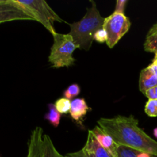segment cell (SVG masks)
<instances>
[{"label":"cell","mask_w":157,"mask_h":157,"mask_svg":"<svg viewBox=\"0 0 157 157\" xmlns=\"http://www.w3.org/2000/svg\"><path fill=\"white\" fill-rule=\"evenodd\" d=\"M98 126L111 136L117 145L157 157V141L139 127V121L134 117L101 118L98 121Z\"/></svg>","instance_id":"cell-1"},{"label":"cell","mask_w":157,"mask_h":157,"mask_svg":"<svg viewBox=\"0 0 157 157\" xmlns=\"http://www.w3.org/2000/svg\"><path fill=\"white\" fill-rule=\"evenodd\" d=\"M91 6L87 8L85 15L79 21L69 24V35L73 38L80 49L88 51L92 45L96 32L102 29L104 19L100 14L96 2L90 0Z\"/></svg>","instance_id":"cell-2"},{"label":"cell","mask_w":157,"mask_h":157,"mask_svg":"<svg viewBox=\"0 0 157 157\" xmlns=\"http://www.w3.org/2000/svg\"><path fill=\"white\" fill-rule=\"evenodd\" d=\"M53 36L54 42L51 48L48 61L52 67H71L75 62L73 54L79 48L75 40L69 34H60L56 32Z\"/></svg>","instance_id":"cell-3"},{"label":"cell","mask_w":157,"mask_h":157,"mask_svg":"<svg viewBox=\"0 0 157 157\" xmlns=\"http://www.w3.org/2000/svg\"><path fill=\"white\" fill-rule=\"evenodd\" d=\"M35 21L41 23L52 35L56 33L54 22H65L44 0H14Z\"/></svg>","instance_id":"cell-4"},{"label":"cell","mask_w":157,"mask_h":157,"mask_svg":"<svg viewBox=\"0 0 157 157\" xmlns=\"http://www.w3.org/2000/svg\"><path fill=\"white\" fill-rule=\"evenodd\" d=\"M131 26L130 20L124 13L113 12L104 19L103 29L107 32L108 38L107 44L113 48L118 41L129 32Z\"/></svg>","instance_id":"cell-5"},{"label":"cell","mask_w":157,"mask_h":157,"mask_svg":"<svg viewBox=\"0 0 157 157\" xmlns=\"http://www.w3.org/2000/svg\"><path fill=\"white\" fill-rule=\"evenodd\" d=\"M15 20H34L14 0H0V23Z\"/></svg>","instance_id":"cell-6"},{"label":"cell","mask_w":157,"mask_h":157,"mask_svg":"<svg viewBox=\"0 0 157 157\" xmlns=\"http://www.w3.org/2000/svg\"><path fill=\"white\" fill-rule=\"evenodd\" d=\"M86 157H114L99 144L92 130H88L86 144L82 149Z\"/></svg>","instance_id":"cell-7"},{"label":"cell","mask_w":157,"mask_h":157,"mask_svg":"<svg viewBox=\"0 0 157 157\" xmlns=\"http://www.w3.org/2000/svg\"><path fill=\"white\" fill-rule=\"evenodd\" d=\"M43 130L41 127H36L31 133L28 143L27 157H41V140Z\"/></svg>","instance_id":"cell-8"},{"label":"cell","mask_w":157,"mask_h":157,"mask_svg":"<svg viewBox=\"0 0 157 157\" xmlns=\"http://www.w3.org/2000/svg\"><path fill=\"white\" fill-rule=\"evenodd\" d=\"M90 110V108L84 98H75L72 100L71 103V110L69 113L72 120L81 123Z\"/></svg>","instance_id":"cell-9"},{"label":"cell","mask_w":157,"mask_h":157,"mask_svg":"<svg viewBox=\"0 0 157 157\" xmlns=\"http://www.w3.org/2000/svg\"><path fill=\"white\" fill-rule=\"evenodd\" d=\"M92 130L94 136L104 148L108 150L114 157H117V144L113 138L106 133L98 126H96Z\"/></svg>","instance_id":"cell-10"},{"label":"cell","mask_w":157,"mask_h":157,"mask_svg":"<svg viewBox=\"0 0 157 157\" xmlns=\"http://www.w3.org/2000/svg\"><path fill=\"white\" fill-rule=\"evenodd\" d=\"M157 86V76L150 67L143 69L140 73L139 89L141 93H146L149 89Z\"/></svg>","instance_id":"cell-11"},{"label":"cell","mask_w":157,"mask_h":157,"mask_svg":"<svg viewBox=\"0 0 157 157\" xmlns=\"http://www.w3.org/2000/svg\"><path fill=\"white\" fill-rule=\"evenodd\" d=\"M41 157H66L61 155L54 146L50 136L43 134L41 140Z\"/></svg>","instance_id":"cell-12"},{"label":"cell","mask_w":157,"mask_h":157,"mask_svg":"<svg viewBox=\"0 0 157 157\" xmlns=\"http://www.w3.org/2000/svg\"><path fill=\"white\" fill-rule=\"evenodd\" d=\"M144 47L146 52L154 55L157 54V23L153 25L149 30Z\"/></svg>","instance_id":"cell-13"},{"label":"cell","mask_w":157,"mask_h":157,"mask_svg":"<svg viewBox=\"0 0 157 157\" xmlns=\"http://www.w3.org/2000/svg\"><path fill=\"white\" fill-rule=\"evenodd\" d=\"M48 107V112L44 115V119L47 120L53 127H58L61 121V114L57 110L54 104H49Z\"/></svg>","instance_id":"cell-14"},{"label":"cell","mask_w":157,"mask_h":157,"mask_svg":"<svg viewBox=\"0 0 157 157\" xmlns=\"http://www.w3.org/2000/svg\"><path fill=\"white\" fill-rule=\"evenodd\" d=\"M71 103V101L70 100L65 98H61L57 100L54 104L55 106V108L61 114H65L70 112Z\"/></svg>","instance_id":"cell-15"},{"label":"cell","mask_w":157,"mask_h":157,"mask_svg":"<svg viewBox=\"0 0 157 157\" xmlns=\"http://www.w3.org/2000/svg\"><path fill=\"white\" fill-rule=\"evenodd\" d=\"M140 152L117 144V157H137Z\"/></svg>","instance_id":"cell-16"},{"label":"cell","mask_w":157,"mask_h":157,"mask_svg":"<svg viewBox=\"0 0 157 157\" xmlns=\"http://www.w3.org/2000/svg\"><path fill=\"white\" fill-rule=\"evenodd\" d=\"M81 93V87L78 84H72L64 91V98L72 101Z\"/></svg>","instance_id":"cell-17"},{"label":"cell","mask_w":157,"mask_h":157,"mask_svg":"<svg viewBox=\"0 0 157 157\" xmlns=\"http://www.w3.org/2000/svg\"><path fill=\"white\" fill-rule=\"evenodd\" d=\"M144 110L150 117H157V100H148Z\"/></svg>","instance_id":"cell-18"},{"label":"cell","mask_w":157,"mask_h":157,"mask_svg":"<svg viewBox=\"0 0 157 157\" xmlns=\"http://www.w3.org/2000/svg\"><path fill=\"white\" fill-rule=\"evenodd\" d=\"M107 38H108V35H107V32L103 28L99 29L98 32H96V33L94 34V40L101 43V44L104 42L107 43Z\"/></svg>","instance_id":"cell-19"},{"label":"cell","mask_w":157,"mask_h":157,"mask_svg":"<svg viewBox=\"0 0 157 157\" xmlns=\"http://www.w3.org/2000/svg\"><path fill=\"white\" fill-rule=\"evenodd\" d=\"M127 0H117L116 2V7H115L114 12H120V13H124L126 5L127 4Z\"/></svg>","instance_id":"cell-20"},{"label":"cell","mask_w":157,"mask_h":157,"mask_svg":"<svg viewBox=\"0 0 157 157\" xmlns=\"http://www.w3.org/2000/svg\"><path fill=\"white\" fill-rule=\"evenodd\" d=\"M144 95L149 100H157V86L153 87V88L149 89L148 90L146 91Z\"/></svg>","instance_id":"cell-21"},{"label":"cell","mask_w":157,"mask_h":157,"mask_svg":"<svg viewBox=\"0 0 157 157\" xmlns=\"http://www.w3.org/2000/svg\"><path fill=\"white\" fill-rule=\"evenodd\" d=\"M149 67L151 68V70L154 72L155 75L157 76V54L155 55L154 58H153V61H152L151 64L149 65Z\"/></svg>","instance_id":"cell-22"},{"label":"cell","mask_w":157,"mask_h":157,"mask_svg":"<svg viewBox=\"0 0 157 157\" xmlns=\"http://www.w3.org/2000/svg\"><path fill=\"white\" fill-rule=\"evenodd\" d=\"M65 156L66 157H86L82 150H79V151L78 152H75V153H67Z\"/></svg>","instance_id":"cell-23"},{"label":"cell","mask_w":157,"mask_h":157,"mask_svg":"<svg viewBox=\"0 0 157 157\" xmlns=\"http://www.w3.org/2000/svg\"><path fill=\"white\" fill-rule=\"evenodd\" d=\"M153 135H154V136L156 138H157V127L153 130Z\"/></svg>","instance_id":"cell-24"}]
</instances>
